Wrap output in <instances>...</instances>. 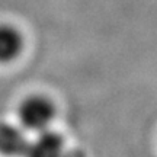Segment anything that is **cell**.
<instances>
[{
    "label": "cell",
    "instance_id": "cell-1",
    "mask_svg": "<svg viewBox=\"0 0 157 157\" xmlns=\"http://www.w3.org/2000/svg\"><path fill=\"white\" fill-rule=\"evenodd\" d=\"M17 115L23 129L41 132L50 129V125L56 118V105L44 95H32L22 101Z\"/></svg>",
    "mask_w": 157,
    "mask_h": 157
},
{
    "label": "cell",
    "instance_id": "cell-2",
    "mask_svg": "<svg viewBox=\"0 0 157 157\" xmlns=\"http://www.w3.org/2000/svg\"><path fill=\"white\" fill-rule=\"evenodd\" d=\"M64 140L56 131L45 129L29 141L23 157H64Z\"/></svg>",
    "mask_w": 157,
    "mask_h": 157
},
{
    "label": "cell",
    "instance_id": "cell-5",
    "mask_svg": "<svg viewBox=\"0 0 157 157\" xmlns=\"http://www.w3.org/2000/svg\"><path fill=\"white\" fill-rule=\"evenodd\" d=\"M64 157H86V154L80 150H70L64 153Z\"/></svg>",
    "mask_w": 157,
    "mask_h": 157
},
{
    "label": "cell",
    "instance_id": "cell-4",
    "mask_svg": "<svg viewBox=\"0 0 157 157\" xmlns=\"http://www.w3.org/2000/svg\"><path fill=\"white\" fill-rule=\"evenodd\" d=\"M23 50V36L15 26L0 25V64L16 60Z\"/></svg>",
    "mask_w": 157,
    "mask_h": 157
},
{
    "label": "cell",
    "instance_id": "cell-3",
    "mask_svg": "<svg viewBox=\"0 0 157 157\" xmlns=\"http://www.w3.org/2000/svg\"><path fill=\"white\" fill-rule=\"evenodd\" d=\"M29 140L22 128L7 122H0V154L6 157L23 156Z\"/></svg>",
    "mask_w": 157,
    "mask_h": 157
}]
</instances>
